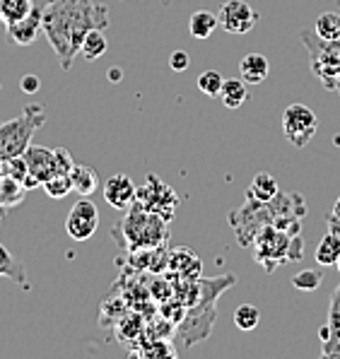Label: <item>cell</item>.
<instances>
[{
    "instance_id": "e0dca14e",
    "label": "cell",
    "mask_w": 340,
    "mask_h": 359,
    "mask_svg": "<svg viewBox=\"0 0 340 359\" xmlns=\"http://www.w3.org/2000/svg\"><path fill=\"white\" fill-rule=\"evenodd\" d=\"M0 278L10 280L20 287V290H29V283H27V273H25V265H22L13 253L5 248V244H0Z\"/></svg>"
},
{
    "instance_id": "7c38bea8",
    "label": "cell",
    "mask_w": 340,
    "mask_h": 359,
    "mask_svg": "<svg viewBox=\"0 0 340 359\" xmlns=\"http://www.w3.org/2000/svg\"><path fill=\"white\" fill-rule=\"evenodd\" d=\"M100 229V210L87 196H80V201L70 208L65 217V231L73 241H87Z\"/></svg>"
},
{
    "instance_id": "d4e9b609",
    "label": "cell",
    "mask_w": 340,
    "mask_h": 359,
    "mask_svg": "<svg viewBox=\"0 0 340 359\" xmlns=\"http://www.w3.org/2000/svg\"><path fill=\"white\" fill-rule=\"evenodd\" d=\"M314 258H316V263L323 265V268H326V265H336L340 258V234L328 231L319 244H316Z\"/></svg>"
},
{
    "instance_id": "e575fe53",
    "label": "cell",
    "mask_w": 340,
    "mask_h": 359,
    "mask_svg": "<svg viewBox=\"0 0 340 359\" xmlns=\"http://www.w3.org/2000/svg\"><path fill=\"white\" fill-rule=\"evenodd\" d=\"M326 224H328V231H333V234H340V217L338 215H328L326 217Z\"/></svg>"
},
{
    "instance_id": "8d00e7d4",
    "label": "cell",
    "mask_w": 340,
    "mask_h": 359,
    "mask_svg": "<svg viewBox=\"0 0 340 359\" xmlns=\"http://www.w3.org/2000/svg\"><path fill=\"white\" fill-rule=\"evenodd\" d=\"M331 212H333V215H338V217H340V198H338L336 203H333V210H331Z\"/></svg>"
},
{
    "instance_id": "83f0119b",
    "label": "cell",
    "mask_w": 340,
    "mask_h": 359,
    "mask_svg": "<svg viewBox=\"0 0 340 359\" xmlns=\"http://www.w3.org/2000/svg\"><path fill=\"white\" fill-rule=\"evenodd\" d=\"M41 189L46 191V196H48V198H53V201H60V198H65L68 193H73V184H70V174H56V176H51L48 181H43Z\"/></svg>"
},
{
    "instance_id": "d6a6232c",
    "label": "cell",
    "mask_w": 340,
    "mask_h": 359,
    "mask_svg": "<svg viewBox=\"0 0 340 359\" xmlns=\"http://www.w3.org/2000/svg\"><path fill=\"white\" fill-rule=\"evenodd\" d=\"M191 65V56L186 51H174L172 56H169V68L174 70V73H184V70H189Z\"/></svg>"
},
{
    "instance_id": "8fae6325",
    "label": "cell",
    "mask_w": 340,
    "mask_h": 359,
    "mask_svg": "<svg viewBox=\"0 0 340 359\" xmlns=\"http://www.w3.org/2000/svg\"><path fill=\"white\" fill-rule=\"evenodd\" d=\"M316 128H319V121H316V114L311 111L306 104H290L283 111L285 137H287L294 147L309 145L311 137L316 135Z\"/></svg>"
},
{
    "instance_id": "603a6c76",
    "label": "cell",
    "mask_w": 340,
    "mask_h": 359,
    "mask_svg": "<svg viewBox=\"0 0 340 359\" xmlns=\"http://www.w3.org/2000/svg\"><path fill=\"white\" fill-rule=\"evenodd\" d=\"M220 99L227 109H239L241 104L249 99V90H246V82L239 80V77H229V80L222 82L220 90Z\"/></svg>"
},
{
    "instance_id": "ba28073f",
    "label": "cell",
    "mask_w": 340,
    "mask_h": 359,
    "mask_svg": "<svg viewBox=\"0 0 340 359\" xmlns=\"http://www.w3.org/2000/svg\"><path fill=\"white\" fill-rule=\"evenodd\" d=\"M229 224H232L239 246H254V239L259 236V231L268 227V224H273V215L268 210V203L246 196L244 205L229 212Z\"/></svg>"
},
{
    "instance_id": "ab89813d",
    "label": "cell",
    "mask_w": 340,
    "mask_h": 359,
    "mask_svg": "<svg viewBox=\"0 0 340 359\" xmlns=\"http://www.w3.org/2000/svg\"><path fill=\"white\" fill-rule=\"evenodd\" d=\"M0 90H3V85H0Z\"/></svg>"
},
{
    "instance_id": "5b68a950",
    "label": "cell",
    "mask_w": 340,
    "mask_h": 359,
    "mask_svg": "<svg viewBox=\"0 0 340 359\" xmlns=\"http://www.w3.org/2000/svg\"><path fill=\"white\" fill-rule=\"evenodd\" d=\"M22 157H25L27 169H29V174L25 179L27 191L41 189L43 181H48L56 174H70V169L75 167L73 154L63 150V147L51 150V147H43V145H29Z\"/></svg>"
},
{
    "instance_id": "3957f363",
    "label": "cell",
    "mask_w": 340,
    "mask_h": 359,
    "mask_svg": "<svg viewBox=\"0 0 340 359\" xmlns=\"http://www.w3.org/2000/svg\"><path fill=\"white\" fill-rule=\"evenodd\" d=\"M43 123H46V111L41 104H27L18 118L0 123V171H3L5 159L25 154L27 147L32 145L34 133Z\"/></svg>"
},
{
    "instance_id": "4dcf8cb0",
    "label": "cell",
    "mask_w": 340,
    "mask_h": 359,
    "mask_svg": "<svg viewBox=\"0 0 340 359\" xmlns=\"http://www.w3.org/2000/svg\"><path fill=\"white\" fill-rule=\"evenodd\" d=\"M321 283H323V275L319 273V270H301V273H297L292 278V285L297 287V290H301V292L319 290Z\"/></svg>"
},
{
    "instance_id": "f1b7e54d",
    "label": "cell",
    "mask_w": 340,
    "mask_h": 359,
    "mask_svg": "<svg viewBox=\"0 0 340 359\" xmlns=\"http://www.w3.org/2000/svg\"><path fill=\"white\" fill-rule=\"evenodd\" d=\"M261 321V311L254 306V304H241L234 311V325L239 330H254Z\"/></svg>"
},
{
    "instance_id": "ffe728a7",
    "label": "cell",
    "mask_w": 340,
    "mask_h": 359,
    "mask_svg": "<svg viewBox=\"0 0 340 359\" xmlns=\"http://www.w3.org/2000/svg\"><path fill=\"white\" fill-rule=\"evenodd\" d=\"M319 338L323 340H340V285L333 290L331 302H328L326 325L319 330Z\"/></svg>"
},
{
    "instance_id": "44dd1931",
    "label": "cell",
    "mask_w": 340,
    "mask_h": 359,
    "mask_svg": "<svg viewBox=\"0 0 340 359\" xmlns=\"http://www.w3.org/2000/svg\"><path fill=\"white\" fill-rule=\"evenodd\" d=\"M25 196H27L25 184L3 174V179H0V212L10 208H18L25 201Z\"/></svg>"
},
{
    "instance_id": "52a82bcc",
    "label": "cell",
    "mask_w": 340,
    "mask_h": 359,
    "mask_svg": "<svg viewBox=\"0 0 340 359\" xmlns=\"http://www.w3.org/2000/svg\"><path fill=\"white\" fill-rule=\"evenodd\" d=\"M297 236V234H294ZM292 234L278 229L276 224H268L259 231L254 239V258L256 263L263 265L266 273H276L280 265L292 263L290 261V246H292Z\"/></svg>"
},
{
    "instance_id": "836d02e7",
    "label": "cell",
    "mask_w": 340,
    "mask_h": 359,
    "mask_svg": "<svg viewBox=\"0 0 340 359\" xmlns=\"http://www.w3.org/2000/svg\"><path fill=\"white\" fill-rule=\"evenodd\" d=\"M20 87H22V92H25V95H34V92H39L41 82H39V77H36V75H25L20 80Z\"/></svg>"
},
{
    "instance_id": "d590c367",
    "label": "cell",
    "mask_w": 340,
    "mask_h": 359,
    "mask_svg": "<svg viewBox=\"0 0 340 359\" xmlns=\"http://www.w3.org/2000/svg\"><path fill=\"white\" fill-rule=\"evenodd\" d=\"M109 77H111V80H121V68H111V70H109Z\"/></svg>"
},
{
    "instance_id": "484cf974",
    "label": "cell",
    "mask_w": 340,
    "mask_h": 359,
    "mask_svg": "<svg viewBox=\"0 0 340 359\" xmlns=\"http://www.w3.org/2000/svg\"><path fill=\"white\" fill-rule=\"evenodd\" d=\"M107 48H109V41H107V36H104V29H92L82 39L80 53L85 60H97L107 53Z\"/></svg>"
},
{
    "instance_id": "74e56055",
    "label": "cell",
    "mask_w": 340,
    "mask_h": 359,
    "mask_svg": "<svg viewBox=\"0 0 340 359\" xmlns=\"http://www.w3.org/2000/svg\"><path fill=\"white\" fill-rule=\"evenodd\" d=\"M331 92H336V95H340V75L336 77V82H333V90Z\"/></svg>"
},
{
    "instance_id": "f546056e",
    "label": "cell",
    "mask_w": 340,
    "mask_h": 359,
    "mask_svg": "<svg viewBox=\"0 0 340 359\" xmlns=\"http://www.w3.org/2000/svg\"><path fill=\"white\" fill-rule=\"evenodd\" d=\"M222 82H224V77L217 73V70H203L198 75V90L205 97H220Z\"/></svg>"
},
{
    "instance_id": "6da1fadb",
    "label": "cell",
    "mask_w": 340,
    "mask_h": 359,
    "mask_svg": "<svg viewBox=\"0 0 340 359\" xmlns=\"http://www.w3.org/2000/svg\"><path fill=\"white\" fill-rule=\"evenodd\" d=\"M109 10L95 0H43L41 32L51 43L60 68L68 73L92 29H107Z\"/></svg>"
},
{
    "instance_id": "ac0fdd59",
    "label": "cell",
    "mask_w": 340,
    "mask_h": 359,
    "mask_svg": "<svg viewBox=\"0 0 340 359\" xmlns=\"http://www.w3.org/2000/svg\"><path fill=\"white\" fill-rule=\"evenodd\" d=\"M70 184H73L75 193L90 198L92 193L100 189V176H97V171L92 167H87V164H75L70 169Z\"/></svg>"
},
{
    "instance_id": "30bf717a",
    "label": "cell",
    "mask_w": 340,
    "mask_h": 359,
    "mask_svg": "<svg viewBox=\"0 0 340 359\" xmlns=\"http://www.w3.org/2000/svg\"><path fill=\"white\" fill-rule=\"evenodd\" d=\"M268 210L273 215V224L287 234H301V217L306 215V201L299 193H278Z\"/></svg>"
},
{
    "instance_id": "d6986e66",
    "label": "cell",
    "mask_w": 340,
    "mask_h": 359,
    "mask_svg": "<svg viewBox=\"0 0 340 359\" xmlns=\"http://www.w3.org/2000/svg\"><path fill=\"white\" fill-rule=\"evenodd\" d=\"M278 193H280V184L276 181V176L261 171V174L254 176V181H251L249 193H246V196L256 198V201H261V203H271Z\"/></svg>"
},
{
    "instance_id": "b9f144b4",
    "label": "cell",
    "mask_w": 340,
    "mask_h": 359,
    "mask_svg": "<svg viewBox=\"0 0 340 359\" xmlns=\"http://www.w3.org/2000/svg\"><path fill=\"white\" fill-rule=\"evenodd\" d=\"M338 43H340V39H338Z\"/></svg>"
},
{
    "instance_id": "5bb4252c",
    "label": "cell",
    "mask_w": 340,
    "mask_h": 359,
    "mask_svg": "<svg viewBox=\"0 0 340 359\" xmlns=\"http://www.w3.org/2000/svg\"><path fill=\"white\" fill-rule=\"evenodd\" d=\"M135 184L128 174H114L104 181V201L114 210H128L135 203Z\"/></svg>"
},
{
    "instance_id": "f35d334b",
    "label": "cell",
    "mask_w": 340,
    "mask_h": 359,
    "mask_svg": "<svg viewBox=\"0 0 340 359\" xmlns=\"http://www.w3.org/2000/svg\"><path fill=\"white\" fill-rule=\"evenodd\" d=\"M336 268H338V273H340V258H338V263H336Z\"/></svg>"
},
{
    "instance_id": "9c48e42d",
    "label": "cell",
    "mask_w": 340,
    "mask_h": 359,
    "mask_svg": "<svg viewBox=\"0 0 340 359\" xmlns=\"http://www.w3.org/2000/svg\"><path fill=\"white\" fill-rule=\"evenodd\" d=\"M135 205L150 210V212L160 215L167 222H172L174 215L179 210V196L169 184H164L157 174L145 176V186L135 191Z\"/></svg>"
},
{
    "instance_id": "4fadbf2b",
    "label": "cell",
    "mask_w": 340,
    "mask_h": 359,
    "mask_svg": "<svg viewBox=\"0 0 340 359\" xmlns=\"http://www.w3.org/2000/svg\"><path fill=\"white\" fill-rule=\"evenodd\" d=\"M217 20H220L222 29L229 32V34H249L259 25V13L246 0H227L220 8Z\"/></svg>"
},
{
    "instance_id": "1f68e13d",
    "label": "cell",
    "mask_w": 340,
    "mask_h": 359,
    "mask_svg": "<svg viewBox=\"0 0 340 359\" xmlns=\"http://www.w3.org/2000/svg\"><path fill=\"white\" fill-rule=\"evenodd\" d=\"M0 174L10 176V179H18V181H22V184H25V179H27V174H29V169H27L25 157H13V159H5L3 171H0Z\"/></svg>"
},
{
    "instance_id": "2e32d148",
    "label": "cell",
    "mask_w": 340,
    "mask_h": 359,
    "mask_svg": "<svg viewBox=\"0 0 340 359\" xmlns=\"http://www.w3.org/2000/svg\"><path fill=\"white\" fill-rule=\"evenodd\" d=\"M239 73L246 85H261L271 73V63H268V58L263 53H246L239 60Z\"/></svg>"
},
{
    "instance_id": "60d3db41",
    "label": "cell",
    "mask_w": 340,
    "mask_h": 359,
    "mask_svg": "<svg viewBox=\"0 0 340 359\" xmlns=\"http://www.w3.org/2000/svg\"><path fill=\"white\" fill-rule=\"evenodd\" d=\"M0 179H3V174H0Z\"/></svg>"
},
{
    "instance_id": "cb8c5ba5",
    "label": "cell",
    "mask_w": 340,
    "mask_h": 359,
    "mask_svg": "<svg viewBox=\"0 0 340 359\" xmlns=\"http://www.w3.org/2000/svg\"><path fill=\"white\" fill-rule=\"evenodd\" d=\"M217 25H220V20H217L215 13H210V10H196V13L191 15V22H189L191 36L208 39L212 32L217 29Z\"/></svg>"
},
{
    "instance_id": "9a60e30c",
    "label": "cell",
    "mask_w": 340,
    "mask_h": 359,
    "mask_svg": "<svg viewBox=\"0 0 340 359\" xmlns=\"http://www.w3.org/2000/svg\"><path fill=\"white\" fill-rule=\"evenodd\" d=\"M41 13H43V0L36 3V8L32 10L25 20L13 22V25H5L8 36L13 39L18 46H32V43L39 39V34H43L41 32Z\"/></svg>"
},
{
    "instance_id": "277c9868",
    "label": "cell",
    "mask_w": 340,
    "mask_h": 359,
    "mask_svg": "<svg viewBox=\"0 0 340 359\" xmlns=\"http://www.w3.org/2000/svg\"><path fill=\"white\" fill-rule=\"evenodd\" d=\"M167 219L160 215L150 212V210L140 205H130L125 212L123 222H121V231H123L125 248L135 251V248H160L167 246L169 241V227Z\"/></svg>"
},
{
    "instance_id": "8992f818",
    "label": "cell",
    "mask_w": 340,
    "mask_h": 359,
    "mask_svg": "<svg viewBox=\"0 0 340 359\" xmlns=\"http://www.w3.org/2000/svg\"><path fill=\"white\" fill-rule=\"evenodd\" d=\"M301 43L309 48V63L311 73H314L323 82L328 92L333 90V82L340 75V43L326 41L316 34L314 29L301 32Z\"/></svg>"
},
{
    "instance_id": "7402d4cb",
    "label": "cell",
    "mask_w": 340,
    "mask_h": 359,
    "mask_svg": "<svg viewBox=\"0 0 340 359\" xmlns=\"http://www.w3.org/2000/svg\"><path fill=\"white\" fill-rule=\"evenodd\" d=\"M36 3L39 0H0V22L13 25V22L25 20L36 8Z\"/></svg>"
},
{
    "instance_id": "4316f807",
    "label": "cell",
    "mask_w": 340,
    "mask_h": 359,
    "mask_svg": "<svg viewBox=\"0 0 340 359\" xmlns=\"http://www.w3.org/2000/svg\"><path fill=\"white\" fill-rule=\"evenodd\" d=\"M314 32L326 41H338L340 39V15L338 13H321L314 25Z\"/></svg>"
},
{
    "instance_id": "7a4b0ae2",
    "label": "cell",
    "mask_w": 340,
    "mask_h": 359,
    "mask_svg": "<svg viewBox=\"0 0 340 359\" xmlns=\"http://www.w3.org/2000/svg\"><path fill=\"white\" fill-rule=\"evenodd\" d=\"M237 278L234 275H224V278H212V280H198V299L193 306L186 309V316L179 321V340L184 342V347H193L200 340H205L210 335L212 325H215V302L224 290H229Z\"/></svg>"
}]
</instances>
